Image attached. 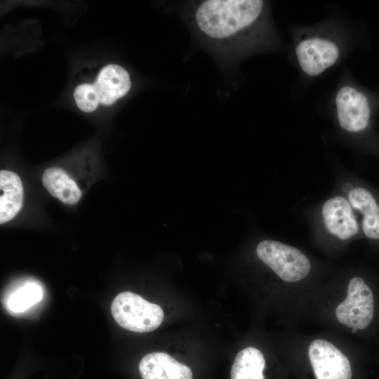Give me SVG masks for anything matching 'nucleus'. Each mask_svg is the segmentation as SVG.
<instances>
[{
    "instance_id": "obj_3",
    "label": "nucleus",
    "mask_w": 379,
    "mask_h": 379,
    "mask_svg": "<svg viewBox=\"0 0 379 379\" xmlns=\"http://www.w3.org/2000/svg\"><path fill=\"white\" fill-rule=\"evenodd\" d=\"M258 258L286 282H297L311 270L309 258L298 248L275 240L265 239L256 247Z\"/></svg>"
},
{
    "instance_id": "obj_1",
    "label": "nucleus",
    "mask_w": 379,
    "mask_h": 379,
    "mask_svg": "<svg viewBox=\"0 0 379 379\" xmlns=\"http://www.w3.org/2000/svg\"><path fill=\"white\" fill-rule=\"evenodd\" d=\"M264 1L206 0L194 9V20L207 39L228 43L250 29L262 16Z\"/></svg>"
},
{
    "instance_id": "obj_10",
    "label": "nucleus",
    "mask_w": 379,
    "mask_h": 379,
    "mask_svg": "<svg viewBox=\"0 0 379 379\" xmlns=\"http://www.w3.org/2000/svg\"><path fill=\"white\" fill-rule=\"evenodd\" d=\"M93 84L100 104L109 106L129 92L131 80L125 68L119 65L109 64L100 69Z\"/></svg>"
},
{
    "instance_id": "obj_11",
    "label": "nucleus",
    "mask_w": 379,
    "mask_h": 379,
    "mask_svg": "<svg viewBox=\"0 0 379 379\" xmlns=\"http://www.w3.org/2000/svg\"><path fill=\"white\" fill-rule=\"evenodd\" d=\"M142 379H192L191 369L165 352L146 354L138 366Z\"/></svg>"
},
{
    "instance_id": "obj_15",
    "label": "nucleus",
    "mask_w": 379,
    "mask_h": 379,
    "mask_svg": "<svg viewBox=\"0 0 379 379\" xmlns=\"http://www.w3.org/2000/svg\"><path fill=\"white\" fill-rule=\"evenodd\" d=\"M265 360L258 349L248 347L236 356L231 368V379H265L263 370Z\"/></svg>"
},
{
    "instance_id": "obj_13",
    "label": "nucleus",
    "mask_w": 379,
    "mask_h": 379,
    "mask_svg": "<svg viewBox=\"0 0 379 379\" xmlns=\"http://www.w3.org/2000/svg\"><path fill=\"white\" fill-rule=\"evenodd\" d=\"M41 180L47 191L66 205H75L81 198V191L76 182L61 168H46Z\"/></svg>"
},
{
    "instance_id": "obj_7",
    "label": "nucleus",
    "mask_w": 379,
    "mask_h": 379,
    "mask_svg": "<svg viewBox=\"0 0 379 379\" xmlns=\"http://www.w3.org/2000/svg\"><path fill=\"white\" fill-rule=\"evenodd\" d=\"M308 356L317 379H351L348 358L333 344L324 339L313 340Z\"/></svg>"
},
{
    "instance_id": "obj_14",
    "label": "nucleus",
    "mask_w": 379,
    "mask_h": 379,
    "mask_svg": "<svg viewBox=\"0 0 379 379\" xmlns=\"http://www.w3.org/2000/svg\"><path fill=\"white\" fill-rule=\"evenodd\" d=\"M43 289L34 281L26 280L13 286L4 297V305L11 313H22L39 302Z\"/></svg>"
},
{
    "instance_id": "obj_4",
    "label": "nucleus",
    "mask_w": 379,
    "mask_h": 379,
    "mask_svg": "<svg viewBox=\"0 0 379 379\" xmlns=\"http://www.w3.org/2000/svg\"><path fill=\"white\" fill-rule=\"evenodd\" d=\"M373 314L374 298L371 288L363 278H352L348 283L346 298L335 310L338 321L352 329L363 330L371 323Z\"/></svg>"
},
{
    "instance_id": "obj_9",
    "label": "nucleus",
    "mask_w": 379,
    "mask_h": 379,
    "mask_svg": "<svg viewBox=\"0 0 379 379\" xmlns=\"http://www.w3.org/2000/svg\"><path fill=\"white\" fill-rule=\"evenodd\" d=\"M295 53L301 69L310 76H317L331 67L339 57L337 45L328 39L313 37L300 41Z\"/></svg>"
},
{
    "instance_id": "obj_16",
    "label": "nucleus",
    "mask_w": 379,
    "mask_h": 379,
    "mask_svg": "<svg viewBox=\"0 0 379 379\" xmlns=\"http://www.w3.org/2000/svg\"><path fill=\"white\" fill-rule=\"evenodd\" d=\"M74 98L79 109L86 113L95 110L100 104L93 84L84 83L78 85L74 89Z\"/></svg>"
},
{
    "instance_id": "obj_12",
    "label": "nucleus",
    "mask_w": 379,
    "mask_h": 379,
    "mask_svg": "<svg viewBox=\"0 0 379 379\" xmlns=\"http://www.w3.org/2000/svg\"><path fill=\"white\" fill-rule=\"evenodd\" d=\"M0 223L13 220L23 204L24 188L20 176L15 173L0 171Z\"/></svg>"
},
{
    "instance_id": "obj_8",
    "label": "nucleus",
    "mask_w": 379,
    "mask_h": 379,
    "mask_svg": "<svg viewBox=\"0 0 379 379\" xmlns=\"http://www.w3.org/2000/svg\"><path fill=\"white\" fill-rule=\"evenodd\" d=\"M340 126L349 133L365 131L369 125L371 108L367 97L352 86L340 88L335 96Z\"/></svg>"
},
{
    "instance_id": "obj_6",
    "label": "nucleus",
    "mask_w": 379,
    "mask_h": 379,
    "mask_svg": "<svg viewBox=\"0 0 379 379\" xmlns=\"http://www.w3.org/2000/svg\"><path fill=\"white\" fill-rule=\"evenodd\" d=\"M320 220L323 230L337 239L347 241L361 234L359 217L343 193L323 203Z\"/></svg>"
},
{
    "instance_id": "obj_5",
    "label": "nucleus",
    "mask_w": 379,
    "mask_h": 379,
    "mask_svg": "<svg viewBox=\"0 0 379 379\" xmlns=\"http://www.w3.org/2000/svg\"><path fill=\"white\" fill-rule=\"evenodd\" d=\"M347 197L357 214L361 234L372 241L379 240V191L364 182L347 181L342 185Z\"/></svg>"
},
{
    "instance_id": "obj_2",
    "label": "nucleus",
    "mask_w": 379,
    "mask_h": 379,
    "mask_svg": "<svg viewBox=\"0 0 379 379\" xmlns=\"http://www.w3.org/2000/svg\"><path fill=\"white\" fill-rule=\"evenodd\" d=\"M111 313L120 326L137 333L155 330L160 326L164 317L159 305L129 291L121 292L114 298Z\"/></svg>"
}]
</instances>
